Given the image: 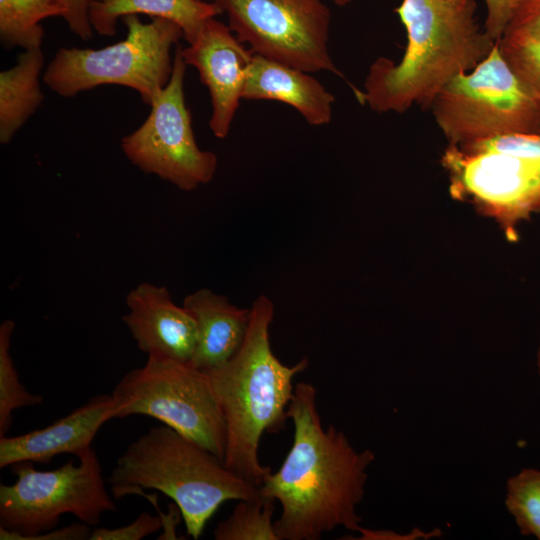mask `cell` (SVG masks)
<instances>
[{
	"instance_id": "4316f807",
	"label": "cell",
	"mask_w": 540,
	"mask_h": 540,
	"mask_svg": "<svg viewBox=\"0 0 540 540\" xmlns=\"http://www.w3.org/2000/svg\"><path fill=\"white\" fill-rule=\"evenodd\" d=\"M540 38V0H517L514 15L506 29Z\"/></svg>"
},
{
	"instance_id": "f1b7e54d",
	"label": "cell",
	"mask_w": 540,
	"mask_h": 540,
	"mask_svg": "<svg viewBox=\"0 0 540 540\" xmlns=\"http://www.w3.org/2000/svg\"><path fill=\"white\" fill-rule=\"evenodd\" d=\"M338 6H345L350 3L352 0H332Z\"/></svg>"
},
{
	"instance_id": "ffe728a7",
	"label": "cell",
	"mask_w": 540,
	"mask_h": 540,
	"mask_svg": "<svg viewBox=\"0 0 540 540\" xmlns=\"http://www.w3.org/2000/svg\"><path fill=\"white\" fill-rule=\"evenodd\" d=\"M231 515L213 531L215 540H278L272 521L275 499L238 500Z\"/></svg>"
},
{
	"instance_id": "52a82bcc",
	"label": "cell",
	"mask_w": 540,
	"mask_h": 540,
	"mask_svg": "<svg viewBox=\"0 0 540 540\" xmlns=\"http://www.w3.org/2000/svg\"><path fill=\"white\" fill-rule=\"evenodd\" d=\"M59 468L42 471L30 461L11 467L13 484H0V539L29 540L54 529L64 514L96 526L103 514L117 510L107 493L94 449Z\"/></svg>"
},
{
	"instance_id": "603a6c76",
	"label": "cell",
	"mask_w": 540,
	"mask_h": 540,
	"mask_svg": "<svg viewBox=\"0 0 540 540\" xmlns=\"http://www.w3.org/2000/svg\"><path fill=\"white\" fill-rule=\"evenodd\" d=\"M505 505L522 535L540 540V470L525 468L507 481Z\"/></svg>"
},
{
	"instance_id": "8fae6325",
	"label": "cell",
	"mask_w": 540,
	"mask_h": 540,
	"mask_svg": "<svg viewBox=\"0 0 540 540\" xmlns=\"http://www.w3.org/2000/svg\"><path fill=\"white\" fill-rule=\"evenodd\" d=\"M254 54L312 73L342 75L328 49L331 14L322 0H212Z\"/></svg>"
},
{
	"instance_id": "4dcf8cb0",
	"label": "cell",
	"mask_w": 540,
	"mask_h": 540,
	"mask_svg": "<svg viewBox=\"0 0 540 540\" xmlns=\"http://www.w3.org/2000/svg\"><path fill=\"white\" fill-rule=\"evenodd\" d=\"M204 1H207V0H204Z\"/></svg>"
},
{
	"instance_id": "277c9868",
	"label": "cell",
	"mask_w": 540,
	"mask_h": 540,
	"mask_svg": "<svg viewBox=\"0 0 540 540\" xmlns=\"http://www.w3.org/2000/svg\"><path fill=\"white\" fill-rule=\"evenodd\" d=\"M108 483L115 499L143 495L146 489L168 496L193 539L201 536L225 501L261 497L259 488L229 470L223 460L167 425L152 427L131 442Z\"/></svg>"
},
{
	"instance_id": "30bf717a",
	"label": "cell",
	"mask_w": 540,
	"mask_h": 540,
	"mask_svg": "<svg viewBox=\"0 0 540 540\" xmlns=\"http://www.w3.org/2000/svg\"><path fill=\"white\" fill-rule=\"evenodd\" d=\"M186 65L177 46L169 82L153 99L145 121L122 138L121 149L144 173L192 191L213 179L217 157L195 140L184 97Z\"/></svg>"
},
{
	"instance_id": "7402d4cb",
	"label": "cell",
	"mask_w": 540,
	"mask_h": 540,
	"mask_svg": "<svg viewBox=\"0 0 540 540\" xmlns=\"http://www.w3.org/2000/svg\"><path fill=\"white\" fill-rule=\"evenodd\" d=\"M498 45L502 57L540 111V38L507 30Z\"/></svg>"
},
{
	"instance_id": "2e32d148",
	"label": "cell",
	"mask_w": 540,
	"mask_h": 540,
	"mask_svg": "<svg viewBox=\"0 0 540 540\" xmlns=\"http://www.w3.org/2000/svg\"><path fill=\"white\" fill-rule=\"evenodd\" d=\"M243 99L274 100L295 108L313 126L328 124L334 96L308 72L254 54Z\"/></svg>"
},
{
	"instance_id": "7a4b0ae2",
	"label": "cell",
	"mask_w": 540,
	"mask_h": 540,
	"mask_svg": "<svg viewBox=\"0 0 540 540\" xmlns=\"http://www.w3.org/2000/svg\"><path fill=\"white\" fill-rule=\"evenodd\" d=\"M476 2L402 0L395 8L406 30L400 61L377 58L369 68L358 101L379 113H404L417 104L430 108L454 77L471 71L497 41L477 22Z\"/></svg>"
},
{
	"instance_id": "44dd1931",
	"label": "cell",
	"mask_w": 540,
	"mask_h": 540,
	"mask_svg": "<svg viewBox=\"0 0 540 540\" xmlns=\"http://www.w3.org/2000/svg\"><path fill=\"white\" fill-rule=\"evenodd\" d=\"M14 329L11 319L0 325V437L7 434L15 410L43 402L41 396L28 392L19 380L10 354Z\"/></svg>"
},
{
	"instance_id": "ba28073f",
	"label": "cell",
	"mask_w": 540,
	"mask_h": 540,
	"mask_svg": "<svg viewBox=\"0 0 540 540\" xmlns=\"http://www.w3.org/2000/svg\"><path fill=\"white\" fill-rule=\"evenodd\" d=\"M112 417H153L224 462L226 425L207 374L191 364L149 355L115 385Z\"/></svg>"
},
{
	"instance_id": "e0dca14e",
	"label": "cell",
	"mask_w": 540,
	"mask_h": 540,
	"mask_svg": "<svg viewBox=\"0 0 540 540\" xmlns=\"http://www.w3.org/2000/svg\"><path fill=\"white\" fill-rule=\"evenodd\" d=\"M221 13L214 2L204 0H97L90 6L89 19L93 30L102 36L115 35L117 21L125 16L166 19L180 26L190 44L204 23Z\"/></svg>"
},
{
	"instance_id": "9a60e30c",
	"label": "cell",
	"mask_w": 540,
	"mask_h": 540,
	"mask_svg": "<svg viewBox=\"0 0 540 540\" xmlns=\"http://www.w3.org/2000/svg\"><path fill=\"white\" fill-rule=\"evenodd\" d=\"M183 306L194 317L197 328L191 365L206 371L227 362L244 341L250 309L237 307L226 296L207 288L188 294Z\"/></svg>"
},
{
	"instance_id": "ac0fdd59",
	"label": "cell",
	"mask_w": 540,
	"mask_h": 540,
	"mask_svg": "<svg viewBox=\"0 0 540 540\" xmlns=\"http://www.w3.org/2000/svg\"><path fill=\"white\" fill-rule=\"evenodd\" d=\"M44 56L40 48L24 50L17 63L0 73V142L9 143L44 99L39 77Z\"/></svg>"
},
{
	"instance_id": "484cf974",
	"label": "cell",
	"mask_w": 540,
	"mask_h": 540,
	"mask_svg": "<svg viewBox=\"0 0 540 540\" xmlns=\"http://www.w3.org/2000/svg\"><path fill=\"white\" fill-rule=\"evenodd\" d=\"M486 19L483 29L494 41H498L506 31L517 6V0H484Z\"/></svg>"
},
{
	"instance_id": "83f0119b",
	"label": "cell",
	"mask_w": 540,
	"mask_h": 540,
	"mask_svg": "<svg viewBox=\"0 0 540 540\" xmlns=\"http://www.w3.org/2000/svg\"><path fill=\"white\" fill-rule=\"evenodd\" d=\"M536 365H537L538 374L540 376V343H539L537 353H536Z\"/></svg>"
},
{
	"instance_id": "5bb4252c",
	"label": "cell",
	"mask_w": 540,
	"mask_h": 540,
	"mask_svg": "<svg viewBox=\"0 0 540 540\" xmlns=\"http://www.w3.org/2000/svg\"><path fill=\"white\" fill-rule=\"evenodd\" d=\"M113 407L112 395H96L45 428L1 436L0 468L24 461L49 463L63 453L79 458L92 448L91 443L102 425L113 419Z\"/></svg>"
},
{
	"instance_id": "8992f818",
	"label": "cell",
	"mask_w": 540,
	"mask_h": 540,
	"mask_svg": "<svg viewBox=\"0 0 540 540\" xmlns=\"http://www.w3.org/2000/svg\"><path fill=\"white\" fill-rule=\"evenodd\" d=\"M122 21L127 35L117 43L101 49L60 48L43 74L44 83L63 97L103 85L125 86L150 105L169 82L171 49L184 34L166 19L143 23L129 15Z\"/></svg>"
},
{
	"instance_id": "9c48e42d",
	"label": "cell",
	"mask_w": 540,
	"mask_h": 540,
	"mask_svg": "<svg viewBox=\"0 0 540 540\" xmlns=\"http://www.w3.org/2000/svg\"><path fill=\"white\" fill-rule=\"evenodd\" d=\"M430 108L448 144L540 133V111L502 57L498 41L476 67L448 82Z\"/></svg>"
},
{
	"instance_id": "f546056e",
	"label": "cell",
	"mask_w": 540,
	"mask_h": 540,
	"mask_svg": "<svg viewBox=\"0 0 540 540\" xmlns=\"http://www.w3.org/2000/svg\"><path fill=\"white\" fill-rule=\"evenodd\" d=\"M446 1H450V2H453V3H466L469 0H446Z\"/></svg>"
},
{
	"instance_id": "cb8c5ba5",
	"label": "cell",
	"mask_w": 540,
	"mask_h": 540,
	"mask_svg": "<svg viewBox=\"0 0 540 540\" xmlns=\"http://www.w3.org/2000/svg\"><path fill=\"white\" fill-rule=\"evenodd\" d=\"M162 516L142 512L132 523L117 527H96L92 529L90 540H141L162 529Z\"/></svg>"
},
{
	"instance_id": "d4e9b609",
	"label": "cell",
	"mask_w": 540,
	"mask_h": 540,
	"mask_svg": "<svg viewBox=\"0 0 540 540\" xmlns=\"http://www.w3.org/2000/svg\"><path fill=\"white\" fill-rule=\"evenodd\" d=\"M94 1L97 0H56L64 11L62 17L68 28L82 40H89L93 35L89 10Z\"/></svg>"
},
{
	"instance_id": "3957f363",
	"label": "cell",
	"mask_w": 540,
	"mask_h": 540,
	"mask_svg": "<svg viewBox=\"0 0 540 540\" xmlns=\"http://www.w3.org/2000/svg\"><path fill=\"white\" fill-rule=\"evenodd\" d=\"M250 311L249 327L237 352L204 372L225 420L224 465L259 488L271 472L258 459L260 440L264 433L285 429L294 393L292 381L309 361L303 358L288 366L274 355L269 337L274 306L267 296H258Z\"/></svg>"
},
{
	"instance_id": "6da1fadb",
	"label": "cell",
	"mask_w": 540,
	"mask_h": 540,
	"mask_svg": "<svg viewBox=\"0 0 540 540\" xmlns=\"http://www.w3.org/2000/svg\"><path fill=\"white\" fill-rule=\"evenodd\" d=\"M294 425L292 446L281 467L269 472L259 492L282 508L274 521L278 540H319L342 526L361 532L356 512L375 459L356 451L335 426H322L314 385L299 382L287 408Z\"/></svg>"
},
{
	"instance_id": "7c38bea8",
	"label": "cell",
	"mask_w": 540,
	"mask_h": 540,
	"mask_svg": "<svg viewBox=\"0 0 540 540\" xmlns=\"http://www.w3.org/2000/svg\"><path fill=\"white\" fill-rule=\"evenodd\" d=\"M181 54L187 65L195 67L208 88L212 113L209 128L225 138L243 99V91L254 53L240 42L229 26L208 19L195 40Z\"/></svg>"
},
{
	"instance_id": "5b68a950",
	"label": "cell",
	"mask_w": 540,
	"mask_h": 540,
	"mask_svg": "<svg viewBox=\"0 0 540 540\" xmlns=\"http://www.w3.org/2000/svg\"><path fill=\"white\" fill-rule=\"evenodd\" d=\"M440 163L455 200L493 220L505 237L540 214V133L506 134L448 144Z\"/></svg>"
},
{
	"instance_id": "4fadbf2b",
	"label": "cell",
	"mask_w": 540,
	"mask_h": 540,
	"mask_svg": "<svg viewBox=\"0 0 540 540\" xmlns=\"http://www.w3.org/2000/svg\"><path fill=\"white\" fill-rule=\"evenodd\" d=\"M125 302L128 313L122 320L142 352L191 364L196 322L183 305L174 303L165 286L140 283L127 294Z\"/></svg>"
},
{
	"instance_id": "d6986e66",
	"label": "cell",
	"mask_w": 540,
	"mask_h": 540,
	"mask_svg": "<svg viewBox=\"0 0 540 540\" xmlns=\"http://www.w3.org/2000/svg\"><path fill=\"white\" fill-rule=\"evenodd\" d=\"M56 0H0V40L7 48H40L44 30L40 22L63 16Z\"/></svg>"
}]
</instances>
